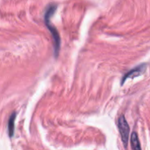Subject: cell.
<instances>
[{
    "label": "cell",
    "mask_w": 150,
    "mask_h": 150,
    "mask_svg": "<svg viewBox=\"0 0 150 150\" xmlns=\"http://www.w3.org/2000/svg\"><path fill=\"white\" fill-rule=\"evenodd\" d=\"M56 10H57V5L56 4H51V5L48 6L45 13V23L47 27L48 28V30L51 32V35H52L53 40H54V54H55V57H57L58 56L59 52L60 42H61V41H60V38L58 31L54 27V25L51 24V22H50V18L54 15V13H55Z\"/></svg>",
    "instance_id": "1"
},
{
    "label": "cell",
    "mask_w": 150,
    "mask_h": 150,
    "mask_svg": "<svg viewBox=\"0 0 150 150\" xmlns=\"http://www.w3.org/2000/svg\"><path fill=\"white\" fill-rule=\"evenodd\" d=\"M118 127L119 131L121 135L122 141L124 144L125 147H127L128 144L129 140V133H130V127L127 123V120H125V117L124 116H122L119 118L118 120Z\"/></svg>",
    "instance_id": "2"
},
{
    "label": "cell",
    "mask_w": 150,
    "mask_h": 150,
    "mask_svg": "<svg viewBox=\"0 0 150 150\" xmlns=\"http://www.w3.org/2000/svg\"><path fill=\"white\" fill-rule=\"evenodd\" d=\"M145 69H146V65H145V64H141V65H139L138 67H135L133 70H130V71L127 72V73L124 76L122 81V83H124V81L126 79L139 76V75H141L142 73H143L144 72Z\"/></svg>",
    "instance_id": "3"
},
{
    "label": "cell",
    "mask_w": 150,
    "mask_h": 150,
    "mask_svg": "<svg viewBox=\"0 0 150 150\" xmlns=\"http://www.w3.org/2000/svg\"><path fill=\"white\" fill-rule=\"evenodd\" d=\"M130 144H131L132 150H142L140 142L139 137L136 132H133L130 137Z\"/></svg>",
    "instance_id": "4"
},
{
    "label": "cell",
    "mask_w": 150,
    "mask_h": 150,
    "mask_svg": "<svg viewBox=\"0 0 150 150\" xmlns=\"http://www.w3.org/2000/svg\"><path fill=\"white\" fill-rule=\"evenodd\" d=\"M16 114L13 113L10 116L8 121V133L10 137H13L14 134V127H15V120H16Z\"/></svg>",
    "instance_id": "5"
}]
</instances>
